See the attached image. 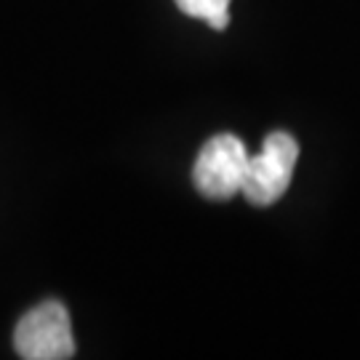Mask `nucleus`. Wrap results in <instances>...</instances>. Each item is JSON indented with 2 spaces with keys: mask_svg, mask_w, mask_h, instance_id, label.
<instances>
[{
  "mask_svg": "<svg viewBox=\"0 0 360 360\" xmlns=\"http://www.w3.org/2000/svg\"><path fill=\"white\" fill-rule=\"evenodd\" d=\"M181 13L203 19L214 30H224L230 25V0H174Z\"/></svg>",
  "mask_w": 360,
  "mask_h": 360,
  "instance_id": "20e7f679",
  "label": "nucleus"
},
{
  "mask_svg": "<svg viewBox=\"0 0 360 360\" xmlns=\"http://www.w3.org/2000/svg\"><path fill=\"white\" fill-rule=\"evenodd\" d=\"M299 158V144L285 131H272L262 150L251 155L245 174L243 195L251 206H272L281 200L291 184Z\"/></svg>",
  "mask_w": 360,
  "mask_h": 360,
  "instance_id": "7ed1b4c3",
  "label": "nucleus"
},
{
  "mask_svg": "<svg viewBox=\"0 0 360 360\" xmlns=\"http://www.w3.org/2000/svg\"><path fill=\"white\" fill-rule=\"evenodd\" d=\"M248 160L251 155L235 134L211 136L198 153L193 168V181L198 193L211 200H227L232 195L243 193Z\"/></svg>",
  "mask_w": 360,
  "mask_h": 360,
  "instance_id": "f03ea898",
  "label": "nucleus"
},
{
  "mask_svg": "<svg viewBox=\"0 0 360 360\" xmlns=\"http://www.w3.org/2000/svg\"><path fill=\"white\" fill-rule=\"evenodd\" d=\"M13 347L25 360H67L75 355L70 312L62 302H40L13 328Z\"/></svg>",
  "mask_w": 360,
  "mask_h": 360,
  "instance_id": "f257e3e1",
  "label": "nucleus"
}]
</instances>
